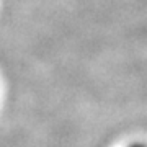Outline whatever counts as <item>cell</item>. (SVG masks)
Here are the masks:
<instances>
[{"mask_svg":"<svg viewBox=\"0 0 147 147\" xmlns=\"http://www.w3.org/2000/svg\"><path fill=\"white\" fill-rule=\"evenodd\" d=\"M129 147H147L146 144H141V142H136V144H132V146H129Z\"/></svg>","mask_w":147,"mask_h":147,"instance_id":"obj_1","label":"cell"}]
</instances>
